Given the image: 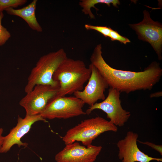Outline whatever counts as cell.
I'll return each mask as SVG.
<instances>
[{
    "label": "cell",
    "mask_w": 162,
    "mask_h": 162,
    "mask_svg": "<svg viewBox=\"0 0 162 162\" xmlns=\"http://www.w3.org/2000/svg\"><path fill=\"white\" fill-rule=\"evenodd\" d=\"M102 45L98 44L91 56V64L95 66L109 87L128 94L138 90H150L160 80L162 69L154 61L144 70L135 72L114 68L109 65L102 56Z\"/></svg>",
    "instance_id": "cell-1"
},
{
    "label": "cell",
    "mask_w": 162,
    "mask_h": 162,
    "mask_svg": "<svg viewBox=\"0 0 162 162\" xmlns=\"http://www.w3.org/2000/svg\"><path fill=\"white\" fill-rule=\"evenodd\" d=\"M91 74L90 67H87L80 60L68 58L58 67L52 76L59 84L56 96L63 97L82 90L85 83Z\"/></svg>",
    "instance_id": "cell-2"
},
{
    "label": "cell",
    "mask_w": 162,
    "mask_h": 162,
    "mask_svg": "<svg viewBox=\"0 0 162 162\" xmlns=\"http://www.w3.org/2000/svg\"><path fill=\"white\" fill-rule=\"evenodd\" d=\"M63 49L49 52L41 56L28 78L24 91L27 93L37 85L51 86L59 88V84L52 79L53 75L59 65L68 58Z\"/></svg>",
    "instance_id": "cell-3"
},
{
    "label": "cell",
    "mask_w": 162,
    "mask_h": 162,
    "mask_svg": "<svg viewBox=\"0 0 162 162\" xmlns=\"http://www.w3.org/2000/svg\"><path fill=\"white\" fill-rule=\"evenodd\" d=\"M117 130V126L110 121L97 116L82 121L69 129L62 137V140L66 145L80 141L87 146L102 133L107 131L116 132Z\"/></svg>",
    "instance_id": "cell-4"
},
{
    "label": "cell",
    "mask_w": 162,
    "mask_h": 162,
    "mask_svg": "<svg viewBox=\"0 0 162 162\" xmlns=\"http://www.w3.org/2000/svg\"><path fill=\"white\" fill-rule=\"evenodd\" d=\"M85 104L75 96H56L48 102L40 115L45 119H67L86 115L82 108Z\"/></svg>",
    "instance_id": "cell-5"
},
{
    "label": "cell",
    "mask_w": 162,
    "mask_h": 162,
    "mask_svg": "<svg viewBox=\"0 0 162 162\" xmlns=\"http://www.w3.org/2000/svg\"><path fill=\"white\" fill-rule=\"evenodd\" d=\"M121 93L116 89L110 88L108 96L102 102L96 103L89 106L86 114L89 115L93 110H100L107 115L110 121L116 126L122 127L127 122L130 116V112L124 110L121 104Z\"/></svg>",
    "instance_id": "cell-6"
},
{
    "label": "cell",
    "mask_w": 162,
    "mask_h": 162,
    "mask_svg": "<svg viewBox=\"0 0 162 162\" xmlns=\"http://www.w3.org/2000/svg\"><path fill=\"white\" fill-rule=\"evenodd\" d=\"M143 18L139 23L130 24L140 40L149 43L158 56V59H162V25L161 23L153 20L148 11H143Z\"/></svg>",
    "instance_id": "cell-7"
},
{
    "label": "cell",
    "mask_w": 162,
    "mask_h": 162,
    "mask_svg": "<svg viewBox=\"0 0 162 162\" xmlns=\"http://www.w3.org/2000/svg\"><path fill=\"white\" fill-rule=\"evenodd\" d=\"M58 90L50 85H37L20 100L19 104L25 109L26 116L40 114L50 100L56 96Z\"/></svg>",
    "instance_id": "cell-8"
},
{
    "label": "cell",
    "mask_w": 162,
    "mask_h": 162,
    "mask_svg": "<svg viewBox=\"0 0 162 162\" xmlns=\"http://www.w3.org/2000/svg\"><path fill=\"white\" fill-rule=\"evenodd\" d=\"M102 147L92 144L80 145L77 142L66 145L55 156L57 162H94Z\"/></svg>",
    "instance_id": "cell-9"
},
{
    "label": "cell",
    "mask_w": 162,
    "mask_h": 162,
    "mask_svg": "<svg viewBox=\"0 0 162 162\" xmlns=\"http://www.w3.org/2000/svg\"><path fill=\"white\" fill-rule=\"evenodd\" d=\"M89 66L91 74L88 84L84 89L73 94L85 104L91 106L98 100L105 99L104 92L109 86L97 68L91 64Z\"/></svg>",
    "instance_id": "cell-10"
},
{
    "label": "cell",
    "mask_w": 162,
    "mask_h": 162,
    "mask_svg": "<svg viewBox=\"0 0 162 162\" xmlns=\"http://www.w3.org/2000/svg\"><path fill=\"white\" fill-rule=\"evenodd\" d=\"M38 121L47 122L40 114L26 116L24 118L19 116L16 125L10 130L8 134L4 137L1 153L7 152L14 145H17L19 147L22 146H27L28 143L22 142L21 139L29 132L32 125Z\"/></svg>",
    "instance_id": "cell-11"
},
{
    "label": "cell",
    "mask_w": 162,
    "mask_h": 162,
    "mask_svg": "<svg viewBox=\"0 0 162 162\" xmlns=\"http://www.w3.org/2000/svg\"><path fill=\"white\" fill-rule=\"evenodd\" d=\"M138 134L133 131H128L124 138L116 144L118 148V157L122 162H150L152 160L162 161L161 158L149 156L140 151L137 141Z\"/></svg>",
    "instance_id": "cell-12"
},
{
    "label": "cell",
    "mask_w": 162,
    "mask_h": 162,
    "mask_svg": "<svg viewBox=\"0 0 162 162\" xmlns=\"http://www.w3.org/2000/svg\"><path fill=\"white\" fill-rule=\"evenodd\" d=\"M37 2V0H33L27 5L22 8L15 9L9 8L5 10L9 14L21 18L33 30L38 32H41L43 31V28L38 22L35 15Z\"/></svg>",
    "instance_id": "cell-13"
},
{
    "label": "cell",
    "mask_w": 162,
    "mask_h": 162,
    "mask_svg": "<svg viewBox=\"0 0 162 162\" xmlns=\"http://www.w3.org/2000/svg\"><path fill=\"white\" fill-rule=\"evenodd\" d=\"M99 3L104 4L110 6L112 4L113 6L117 7L120 4L119 0H82L79 2V4L82 8V12L85 14L88 15L91 19L95 18V16L91 10V8H94L98 10L94 5Z\"/></svg>",
    "instance_id": "cell-14"
},
{
    "label": "cell",
    "mask_w": 162,
    "mask_h": 162,
    "mask_svg": "<svg viewBox=\"0 0 162 162\" xmlns=\"http://www.w3.org/2000/svg\"><path fill=\"white\" fill-rule=\"evenodd\" d=\"M27 0H0V13L9 8H15L26 3Z\"/></svg>",
    "instance_id": "cell-15"
},
{
    "label": "cell",
    "mask_w": 162,
    "mask_h": 162,
    "mask_svg": "<svg viewBox=\"0 0 162 162\" xmlns=\"http://www.w3.org/2000/svg\"><path fill=\"white\" fill-rule=\"evenodd\" d=\"M4 16L3 12L0 13V46L4 45L11 36L10 32L2 24Z\"/></svg>",
    "instance_id": "cell-16"
},
{
    "label": "cell",
    "mask_w": 162,
    "mask_h": 162,
    "mask_svg": "<svg viewBox=\"0 0 162 162\" xmlns=\"http://www.w3.org/2000/svg\"><path fill=\"white\" fill-rule=\"evenodd\" d=\"M85 28L87 30H93L102 34L105 37H109L112 29L106 26H94L89 24H86Z\"/></svg>",
    "instance_id": "cell-17"
},
{
    "label": "cell",
    "mask_w": 162,
    "mask_h": 162,
    "mask_svg": "<svg viewBox=\"0 0 162 162\" xmlns=\"http://www.w3.org/2000/svg\"><path fill=\"white\" fill-rule=\"evenodd\" d=\"M109 37L112 40H117L124 44L130 42L128 39L121 36L117 32L112 29L110 32Z\"/></svg>",
    "instance_id": "cell-18"
},
{
    "label": "cell",
    "mask_w": 162,
    "mask_h": 162,
    "mask_svg": "<svg viewBox=\"0 0 162 162\" xmlns=\"http://www.w3.org/2000/svg\"><path fill=\"white\" fill-rule=\"evenodd\" d=\"M140 142L141 143H142L144 144L147 145L153 148L154 149L156 150L159 152L160 153V154L162 155V146H159V145H157L154 144H153L152 143L148 142Z\"/></svg>",
    "instance_id": "cell-19"
},
{
    "label": "cell",
    "mask_w": 162,
    "mask_h": 162,
    "mask_svg": "<svg viewBox=\"0 0 162 162\" xmlns=\"http://www.w3.org/2000/svg\"><path fill=\"white\" fill-rule=\"evenodd\" d=\"M3 131V129L2 128H0V154L1 153V150L4 140V136H2Z\"/></svg>",
    "instance_id": "cell-20"
},
{
    "label": "cell",
    "mask_w": 162,
    "mask_h": 162,
    "mask_svg": "<svg viewBox=\"0 0 162 162\" xmlns=\"http://www.w3.org/2000/svg\"><path fill=\"white\" fill-rule=\"evenodd\" d=\"M162 96L161 91H159L151 94L149 95L150 98H158Z\"/></svg>",
    "instance_id": "cell-21"
},
{
    "label": "cell",
    "mask_w": 162,
    "mask_h": 162,
    "mask_svg": "<svg viewBox=\"0 0 162 162\" xmlns=\"http://www.w3.org/2000/svg\"></svg>",
    "instance_id": "cell-22"
}]
</instances>
